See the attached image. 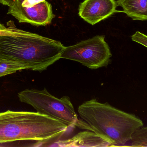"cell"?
<instances>
[{
  "mask_svg": "<svg viewBox=\"0 0 147 147\" xmlns=\"http://www.w3.org/2000/svg\"><path fill=\"white\" fill-rule=\"evenodd\" d=\"M7 28H6L4 25L2 24L0 22V31H3V30H6Z\"/></svg>",
  "mask_w": 147,
  "mask_h": 147,
  "instance_id": "14",
  "label": "cell"
},
{
  "mask_svg": "<svg viewBox=\"0 0 147 147\" xmlns=\"http://www.w3.org/2000/svg\"><path fill=\"white\" fill-rule=\"evenodd\" d=\"M18 96L21 102L31 105L38 113L57 120L69 128L78 125V114L69 97L57 98L46 88L42 90L26 89L19 92Z\"/></svg>",
  "mask_w": 147,
  "mask_h": 147,
  "instance_id": "4",
  "label": "cell"
},
{
  "mask_svg": "<svg viewBox=\"0 0 147 147\" xmlns=\"http://www.w3.org/2000/svg\"><path fill=\"white\" fill-rule=\"evenodd\" d=\"M103 35H96L76 45L65 47L61 58L79 62L90 69L106 67L112 56Z\"/></svg>",
  "mask_w": 147,
  "mask_h": 147,
  "instance_id": "5",
  "label": "cell"
},
{
  "mask_svg": "<svg viewBox=\"0 0 147 147\" xmlns=\"http://www.w3.org/2000/svg\"><path fill=\"white\" fill-rule=\"evenodd\" d=\"M117 3L123 9L118 12L125 13L135 20H147V0H118Z\"/></svg>",
  "mask_w": 147,
  "mask_h": 147,
  "instance_id": "9",
  "label": "cell"
},
{
  "mask_svg": "<svg viewBox=\"0 0 147 147\" xmlns=\"http://www.w3.org/2000/svg\"><path fill=\"white\" fill-rule=\"evenodd\" d=\"M115 0H85L80 4L79 15L92 25L107 19L116 12Z\"/></svg>",
  "mask_w": 147,
  "mask_h": 147,
  "instance_id": "7",
  "label": "cell"
},
{
  "mask_svg": "<svg viewBox=\"0 0 147 147\" xmlns=\"http://www.w3.org/2000/svg\"><path fill=\"white\" fill-rule=\"evenodd\" d=\"M66 125L38 112L7 110L0 113V143L34 141L33 146L60 138L68 130Z\"/></svg>",
  "mask_w": 147,
  "mask_h": 147,
  "instance_id": "3",
  "label": "cell"
},
{
  "mask_svg": "<svg viewBox=\"0 0 147 147\" xmlns=\"http://www.w3.org/2000/svg\"><path fill=\"white\" fill-rule=\"evenodd\" d=\"M78 127L92 131L111 142L112 147L125 146L133 135L143 127L142 121L108 103L92 99L80 105Z\"/></svg>",
  "mask_w": 147,
  "mask_h": 147,
  "instance_id": "2",
  "label": "cell"
},
{
  "mask_svg": "<svg viewBox=\"0 0 147 147\" xmlns=\"http://www.w3.org/2000/svg\"><path fill=\"white\" fill-rule=\"evenodd\" d=\"M125 146L147 147V126L142 127L137 130Z\"/></svg>",
  "mask_w": 147,
  "mask_h": 147,
  "instance_id": "10",
  "label": "cell"
},
{
  "mask_svg": "<svg viewBox=\"0 0 147 147\" xmlns=\"http://www.w3.org/2000/svg\"><path fill=\"white\" fill-rule=\"evenodd\" d=\"M54 146L68 147H112L111 142L92 131L80 132L73 137L53 142Z\"/></svg>",
  "mask_w": 147,
  "mask_h": 147,
  "instance_id": "8",
  "label": "cell"
},
{
  "mask_svg": "<svg viewBox=\"0 0 147 147\" xmlns=\"http://www.w3.org/2000/svg\"><path fill=\"white\" fill-rule=\"evenodd\" d=\"M61 42L14 27L0 34V60L18 62L26 70H46L61 59Z\"/></svg>",
  "mask_w": 147,
  "mask_h": 147,
  "instance_id": "1",
  "label": "cell"
},
{
  "mask_svg": "<svg viewBox=\"0 0 147 147\" xmlns=\"http://www.w3.org/2000/svg\"><path fill=\"white\" fill-rule=\"evenodd\" d=\"M14 1L15 0H0V3L9 7L13 3Z\"/></svg>",
  "mask_w": 147,
  "mask_h": 147,
  "instance_id": "13",
  "label": "cell"
},
{
  "mask_svg": "<svg viewBox=\"0 0 147 147\" xmlns=\"http://www.w3.org/2000/svg\"><path fill=\"white\" fill-rule=\"evenodd\" d=\"M133 41L139 43L147 47V35L139 31H137L131 36Z\"/></svg>",
  "mask_w": 147,
  "mask_h": 147,
  "instance_id": "12",
  "label": "cell"
},
{
  "mask_svg": "<svg viewBox=\"0 0 147 147\" xmlns=\"http://www.w3.org/2000/svg\"><path fill=\"white\" fill-rule=\"evenodd\" d=\"M7 14L13 16L19 22L35 26L49 25L55 17L51 5L46 1L31 7H25L22 4L21 0H15L9 6Z\"/></svg>",
  "mask_w": 147,
  "mask_h": 147,
  "instance_id": "6",
  "label": "cell"
},
{
  "mask_svg": "<svg viewBox=\"0 0 147 147\" xmlns=\"http://www.w3.org/2000/svg\"><path fill=\"white\" fill-rule=\"evenodd\" d=\"M22 70H26V67L18 62L0 60V77Z\"/></svg>",
  "mask_w": 147,
  "mask_h": 147,
  "instance_id": "11",
  "label": "cell"
}]
</instances>
